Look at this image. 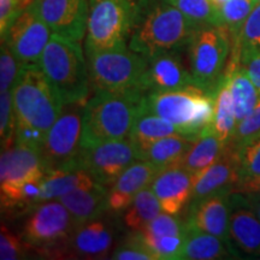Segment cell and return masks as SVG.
<instances>
[{"label":"cell","mask_w":260,"mask_h":260,"mask_svg":"<svg viewBox=\"0 0 260 260\" xmlns=\"http://www.w3.org/2000/svg\"><path fill=\"white\" fill-rule=\"evenodd\" d=\"M195 136L175 134L152 144L142 155L141 160L153 162L159 169L178 165L193 144Z\"/></svg>","instance_id":"obj_28"},{"label":"cell","mask_w":260,"mask_h":260,"mask_svg":"<svg viewBox=\"0 0 260 260\" xmlns=\"http://www.w3.org/2000/svg\"><path fill=\"white\" fill-rule=\"evenodd\" d=\"M236 256H239V252L233 245L186 223L184 246L181 259L216 260Z\"/></svg>","instance_id":"obj_23"},{"label":"cell","mask_w":260,"mask_h":260,"mask_svg":"<svg viewBox=\"0 0 260 260\" xmlns=\"http://www.w3.org/2000/svg\"><path fill=\"white\" fill-rule=\"evenodd\" d=\"M109 190L107 187L96 183L90 187L76 188L60 197L61 204L69 211L75 224L99 218L107 210Z\"/></svg>","instance_id":"obj_22"},{"label":"cell","mask_w":260,"mask_h":260,"mask_svg":"<svg viewBox=\"0 0 260 260\" xmlns=\"http://www.w3.org/2000/svg\"><path fill=\"white\" fill-rule=\"evenodd\" d=\"M180 10L197 27L201 25H219L223 27L222 16L214 8L211 0H167Z\"/></svg>","instance_id":"obj_30"},{"label":"cell","mask_w":260,"mask_h":260,"mask_svg":"<svg viewBox=\"0 0 260 260\" xmlns=\"http://www.w3.org/2000/svg\"><path fill=\"white\" fill-rule=\"evenodd\" d=\"M136 0H89L84 47L106 50L128 45Z\"/></svg>","instance_id":"obj_8"},{"label":"cell","mask_w":260,"mask_h":260,"mask_svg":"<svg viewBox=\"0 0 260 260\" xmlns=\"http://www.w3.org/2000/svg\"><path fill=\"white\" fill-rule=\"evenodd\" d=\"M237 154L240 181L260 178V133L237 149Z\"/></svg>","instance_id":"obj_32"},{"label":"cell","mask_w":260,"mask_h":260,"mask_svg":"<svg viewBox=\"0 0 260 260\" xmlns=\"http://www.w3.org/2000/svg\"><path fill=\"white\" fill-rule=\"evenodd\" d=\"M39 67L63 104L88 102L89 73L86 53L79 41L52 34Z\"/></svg>","instance_id":"obj_3"},{"label":"cell","mask_w":260,"mask_h":260,"mask_svg":"<svg viewBox=\"0 0 260 260\" xmlns=\"http://www.w3.org/2000/svg\"><path fill=\"white\" fill-rule=\"evenodd\" d=\"M113 234L111 226L99 218L75 225L68 247L83 259H104L111 253Z\"/></svg>","instance_id":"obj_21"},{"label":"cell","mask_w":260,"mask_h":260,"mask_svg":"<svg viewBox=\"0 0 260 260\" xmlns=\"http://www.w3.org/2000/svg\"><path fill=\"white\" fill-rule=\"evenodd\" d=\"M29 246L23 236L16 235L4 223H2L0 232V259L17 260L23 258Z\"/></svg>","instance_id":"obj_37"},{"label":"cell","mask_w":260,"mask_h":260,"mask_svg":"<svg viewBox=\"0 0 260 260\" xmlns=\"http://www.w3.org/2000/svg\"><path fill=\"white\" fill-rule=\"evenodd\" d=\"M52 30L39 15L34 0L19 12L2 37L21 65L39 64L42 52L52 37Z\"/></svg>","instance_id":"obj_12"},{"label":"cell","mask_w":260,"mask_h":260,"mask_svg":"<svg viewBox=\"0 0 260 260\" xmlns=\"http://www.w3.org/2000/svg\"><path fill=\"white\" fill-rule=\"evenodd\" d=\"M255 5L256 0H229L220 10L223 27L229 31L233 45L240 44L243 24Z\"/></svg>","instance_id":"obj_31"},{"label":"cell","mask_w":260,"mask_h":260,"mask_svg":"<svg viewBox=\"0 0 260 260\" xmlns=\"http://www.w3.org/2000/svg\"><path fill=\"white\" fill-rule=\"evenodd\" d=\"M175 134H181V133L172 123L144 110V112L138 117L133 125L128 139L134 144L138 151L139 160H141L142 155L152 144L162 138Z\"/></svg>","instance_id":"obj_25"},{"label":"cell","mask_w":260,"mask_h":260,"mask_svg":"<svg viewBox=\"0 0 260 260\" xmlns=\"http://www.w3.org/2000/svg\"><path fill=\"white\" fill-rule=\"evenodd\" d=\"M195 175L175 165L159 171L151 188L158 198L161 210L174 214L181 213L188 201L191 200Z\"/></svg>","instance_id":"obj_19"},{"label":"cell","mask_w":260,"mask_h":260,"mask_svg":"<svg viewBox=\"0 0 260 260\" xmlns=\"http://www.w3.org/2000/svg\"><path fill=\"white\" fill-rule=\"evenodd\" d=\"M99 183L92 175L79 164L47 171L41 186L40 203L58 200L76 188L90 187Z\"/></svg>","instance_id":"obj_24"},{"label":"cell","mask_w":260,"mask_h":260,"mask_svg":"<svg viewBox=\"0 0 260 260\" xmlns=\"http://www.w3.org/2000/svg\"><path fill=\"white\" fill-rule=\"evenodd\" d=\"M229 191H223L191 201L187 224L233 245L229 236Z\"/></svg>","instance_id":"obj_18"},{"label":"cell","mask_w":260,"mask_h":260,"mask_svg":"<svg viewBox=\"0 0 260 260\" xmlns=\"http://www.w3.org/2000/svg\"><path fill=\"white\" fill-rule=\"evenodd\" d=\"M160 170L157 165L147 160L133 162L110 187L107 210L119 212L128 209L136 195L153 183Z\"/></svg>","instance_id":"obj_20"},{"label":"cell","mask_w":260,"mask_h":260,"mask_svg":"<svg viewBox=\"0 0 260 260\" xmlns=\"http://www.w3.org/2000/svg\"><path fill=\"white\" fill-rule=\"evenodd\" d=\"M16 126H24L47 136L63 111L64 104L39 64L22 65L12 87Z\"/></svg>","instance_id":"obj_4"},{"label":"cell","mask_w":260,"mask_h":260,"mask_svg":"<svg viewBox=\"0 0 260 260\" xmlns=\"http://www.w3.org/2000/svg\"><path fill=\"white\" fill-rule=\"evenodd\" d=\"M116 260H158L139 232H134L111 254Z\"/></svg>","instance_id":"obj_34"},{"label":"cell","mask_w":260,"mask_h":260,"mask_svg":"<svg viewBox=\"0 0 260 260\" xmlns=\"http://www.w3.org/2000/svg\"><path fill=\"white\" fill-rule=\"evenodd\" d=\"M46 170L39 151L15 144L3 149L0 157L2 211L21 210L22 194L32 183L44 181Z\"/></svg>","instance_id":"obj_9"},{"label":"cell","mask_w":260,"mask_h":260,"mask_svg":"<svg viewBox=\"0 0 260 260\" xmlns=\"http://www.w3.org/2000/svg\"><path fill=\"white\" fill-rule=\"evenodd\" d=\"M142 235L148 236H184L186 234V223H182L180 219L174 217V214L160 212L152 219L151 222L146 224L142 229L138 230Z\"/></svg>","instance_id":"obj_33"},{"label":"cell","mask_w":260,"mask_h":260,"mask_svg":"<svg viewBox=\"0 0 260 260\" xmlns=\"http://www.w3.org/2000/svg\"><path fill=\"white\" fill-rule=\"evenodd\" d=\"M246 195L247 200H248L249 206L252 207V210L254 211V213L258 216L260 219V195L255 193H243Z\"/></svg>","instance_id":"obj_44"},{"label":"cell","mask_w":260,"mask_h":260,"mask_svg":"<svg viewBox=\"0 0 260 260\" xmlns=\"http://www.w3.org/2000/svg\"><path fill=\"white\" fill-rule=\"evenodd\" d=\"M90 87L94 92L144 90L147 59L128 45L106 50L84 47ZM146 93V92H145Z\"/></svg>","instance_id":"obj_5"},{"label":"cell","mask_w":260,"mask_h":260,"mask_svg":"<svg viewBox=\"0 0 260 260\" xmlns=\"http://www.w3.org/2000/svg\"><path fill=\"white\" fill-rule=\"evenodd\" d=\"M240 182L237 149L226 142L222 154L206 170L195 175L193 195L190 201H197L216 193L235 191Z\"/></svg>","instance_id":"obj_16"},{"label":"cell","mask_w":260,"mask_h":260,"mask_svg":"<svg viewBox=\"0 0 260 260\" xmlns=\"http://www.w3.org/2000/svg\"><path fill=\"white\" fill-rule=\"evenodd\" d=\"M225 145L212 132L205 128L199 135L195 136L190 148L178 162V167L194 175L200 174L219 158Z\"/></svg>","instance_id":"obj_26"},{"label":"cell","mask_w":260,"mask_h":260,"mask_svg":"<svg viewBox=\"0 0 260 260\" xmlns=\"http://www.w3.org/2000/svg\"><path fill=\"white\" fill-rule=\"evenodd\" d=\"M229 236L235 248L260 258V219L249 206L246 195L233 191L229 195Z\"/></svg>","instance_id":"obj_17"},{"label":"cell","mask_w":260,"mask_h":260,"mask_svg":"<svg viewBox=\"0 0 260 260\" xmlns=\"http://www.w3.org/2000/svg\"><path fill=\"white\" fill-rule=\"evenodd\" d=\"M240 45L254 47L260 51V3L255 5L243 24L240 35Z\"/></svg>","instance_id":"obj_40"},{"label":"cell","mask_w":260,"mask_h":260,"mask_svg":"<svg viewBox=\"0 0 260 260\" xmlns=\"http://www.w3.org/2000/svg\"><path fill=\"white\" fill-rule=\"evenodd\" d=\"M235 191L255 193L260 195V178H251V180L240 181L235 188Z\"/></svg>","instance_id":"obj_43"},{"label":"cell","mask_w":260,"mask_h":260,"mask_svg":"<svg viewBox=\"0 0 260 260\" xmlns=\"http://www.w3.org/2000/svg\"><path fill=\"white\" fill-rule=\"evenodd\" d=\"M259 3H260V0H256V4H259Z\"/></svg>","instance_id":"obj_46"},{"label":"cell","mask_w":260,"mask_h":260,"mask_svg":"<svg viewBox=\"0 0 260 260\" xmlns=\"http://www.w3.org/2000/svg\"><path fill=\"white\" fill-rule=\"evenodd\" d=\"M228 2H229V0H211V3H212V4L214 5V8L218 9L219 11L222 10L223 6L225 5Z\"/></svg>","instance_id":"obj_45"},{"label":"cell","mask_w":260,"mask_h":260,"mask_svg":"<svg viewBox=\"0 0 260 260\" xmlns=\"http://www.w3.org/2000/svg\"><path fill=\"white\" fill-rule=\"evenodd\" d=\"M16 118L12 104V89L0 93V135L3 149L15 145Z\"/></svg>","instance_id":"obj_35"},{"label":"cell","mask_w":260,"mask_h":260,"mask_svg":"<svg viewBox=\"0 0 260 260\" xmlns=\"http://www.w3.org/2000/svg\"><path fill=\"white\" fill-rule=\"evenodd\" d=\"M75 224L73 216L59 200L40 203L25 219L22 236L30 247L53 249L68 247Z\"/></svg>","instance_id":"obj_11"},{"label":"cell","mask_w":260,"mask_h":260,"mask_svg":"<svg viewBox=\"0 0 260 260\" xmlns=\"http://www.w3.org/2000/svg\"><path fill=\"white\" fill-rule=\"evenodd\" d=\"M239 61L260 93V51L254 47L240 45Z\"/></svg>","instance_id":"obj_41"},{"label":"cell","mask_w":260,"mask_h":260,"mask_svg":"<svg viewBox=\"0 0 260 260\" xmlns=\"http://www.w3.org/2000/svg\"><path fill=\"white\" fill-rule=\"evenodd\" d=\"M84 105L83 103L64 104L60 116L47 133L44 145L39 149L46 172L79 164Z\"/></svg>","instance_id":"obj_10"},{"label":"cell","mask_w":260,"mask_h":260,"mask_svg":"<svg viewBox=\"0 0 260 260\" xmlns=\"http://www.w3.org/2000/svg\"><path fill=\"white\" fill-rule=\"evenodd\" d=\"M235 109H234L233 96L230 92L229 81L226 76L220 81L218 88L214 93V106L212 122L206 126L210 132L218 138L220 141L226 144L235 132L236 128Z\"/></svg>","instance_id":"obj_27"},{"label":"cell","mask_w":260,"mask_h":260,"mask_svg":"<svg viewBox=\"0 0 260 260\" xmlns=\"http://www.w3.org/2000/svg\"><path fill=\"white\" fill-rule=\"evenodd\" d=\"M32 0H0V34L4 37L19 12Z\"/></svg>","instance_id":"obj_42"},{"label":"cell","mask_w":260,"mask_h":260,"mask_svg":"<svg viewBox=\"0 0 260 260\" xmlns=\"http://www.w3.org/2000/svg\"><path fill=\"white\" fill-rule=\"evenodd\" d=\"M198 27L167 0H136L128 46L145 58L187 48Z\"/></svg>","instance_id":"obj_1"},{"label":"cell","mask_w":260,"mask_h":260,"mask_svg":"<svg viewBox=\"0 0 260 260\" xmlns=\"http://www.w3.org/2000/svg\"><path fill=\"white\" fill-rule=\"evenodd\" d=\"M260 133V100L256 104V106L253 109V111L246 117L245 119H242L241 122H239L236 124L235 132L232 136V139L229 140V142L232 144L236 149H239L243 144H246L248 140H251L253 136Z\"/></svg>","instance_id":"obj_39"},{"label":"cell","mask_w":260,"mask_h":260,"mask_svg":"<svg viewBox=\"0 0 260 260\" xmlns=\"http://www.w3.org/2000/svg\"><path fill=\"white\" fill-rule=\"evenodd\" d=\"M162 212L158 198L155 197L152 188H145L136 195L133 203L125 210L124 224L128 229L138 232L146 224L154 219L159 213Z\"/></svg>","instance_id":"obj_29"},{"label":"cell","mask_w":260,"mask_h":260,"mask_svg":"<svg viewBox=\"0 0 260 260\" xmlns=\"http://www.w3.org/2000/svg\"><path fill=\"white\" fill-rule=\"evenodd\" d=\"M40 17L52 32L81 42L87 35L89 0H34Z\"/></svg>","instance_id":"obj_14"},{"label":"cell","mask_w":260,"mask_h":260,"mask_svg":"<svg viewBox=\"0 0 260 260\" xmlns=\"http://www.w3.org/2000/svg\"><path fill=\"white\" fill-rule=\"evenodd\" d=\"M232 48L226 28L201 25L195 29L186 50L191 76L199 88L216 93L225 74Z\"/></svg>","instance_id":"obj_7"},{"label":"cell","mask_w":260,"mask_h":260,"mask_svg":"<svg viewBox=\"0 0 260 260\" xmlns=\"http://www.w3.org/2000/svg\"><path fill=\"white\" fill-rule=\"evenodd\" d=\"M149 248L154 252L158 259L174 260L181 259L184 246V236H148L139 232Z\"/></svg>","instance_id":"obj_36"},{"label":"cell","mask_w":260,"mask_h":260,"mask_svg":"<svg viewBox=\"0 0 260 260\" xmlns=\"http://www.w3.org/2000/svg\"><path fill=\"white\" fill-rule=\"evenodd\" d=\"M136 160L139 155L134 144L129 139H123L82 148L77 162L96 182L111 187L122 172Z\"/></svg>","instance_id":"obj_13"},{"label":"cell","mask_w":260,"mask_h":260,"mask_svg":"<svg viewBox=\"0 0 260 260\" xmlns=\"http://www.w3.org/2000/svg\"><path fill=\"white\" fill-rule=\"evenodd\" d=\"M194 86L197 84L190 69L183 63L181 52H169L147 59V69L144 76L146 93L175 92Z\"/></svg>","instance_id":"obj_15"},{"label":"cell","mask_w":260,"mask_h":260,"mask_svg":"<svg viewBox=\"0 0 260 260\" xmlns=\"http://www.w3.org/2000/svg\"><path fill=\"white\" fill-rule=\"evenodd\" d=\"M146 93L94 92L84 105L82 148L128 139L133 125L145 110Z\"/></svg>","instance_id":"obj_2"},{"label":"cell","mask_w":260,"mask_h":260,"mask_svg":"<svg viewBox=\"0 0 260 260\" xmlns=\"http://www.w3.org/2000/svg\"><path fill=\"white\" fill-rule=\"evenodd\" d=\"M22 65L16 59L10 48L2 42L0 48V93L11 90L17 80Z\"/></svg>","instance_id":"obj_38"},{"label":"cell","mask_w":260,"mask_h":260,"mask_svg":"<svg viewBox=\"0 0 260 260\" xmlns=\"http://www.w3.org/2000/svg\"><path fill=\"white\" fill-rule=\"evenodd\" d=\"M213 106L214 93L197 86L145 96V111L167 119L187 136L199 135L212 122Z\"/></svg>","instance_id":"obj_6"}]
</instances>
